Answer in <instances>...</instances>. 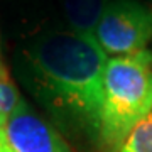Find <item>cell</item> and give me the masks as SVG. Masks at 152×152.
I'll return each instance as SVG.
<instances>
[{
	"label": "cell",
	"mask_w": 152,
	"mask_h": 152,
	"mask_svg": "<svg viewBox=\"0 0 152 152\" xmlns=\"http://www.w3.org/2000/svg\"><path fill=\"white\" fill-rule=\"evenodd\" d=\"M26 56L44 96L98 134L108 58L95 36L49 31L31 44Z\"/></svg>",
	"instance_id": "cell-1"
},
{
	"label": "cell",
	"mask_w": 152,
	"mask_h": 152,
	"mask_svg": "<svg viewBox=\"0 0 152 152\" xmlns=\"http://www.w3.org/2000/svg\"><path fill=\"white\" fill-rule=\"evenodd\" d=\"M152 112V53L110 58L103 75L98 135L118 152L132 129Z\"/></svg>",
	"instance_id": "cell-2"
},
{
	"label": "cell",
	"mask_w": 152,
	"mask_h": 152,
	"mask_svg": "<svg viewBox=\"0 0 152 152\" xmlns=\"http://www.w3.org/2000/svg\"><path fill=\"white\" fill-rule=\"evenodd\" d=\"M93 36L107 56L139 54L152 37V12L135 0L110 2Z\"/></svg>",
	"instance_id": "cell-3"
},
{
	"label": "cell",
	"mask_w": 152,
	"mask_h": 152,
	"mask_svg": "<svg viewBox=\"0 0 152 152\" xmlns=\"http://www.w3.org/2000/svg\"><path fill=\"white\" fill-rule=\"evenodd\" d=\"M4 137L12 152H71L59 134L20 100L4 125Z\"/></svg>",
	"instance_id": "cell-4"
},
{
	"label": "cell",
	"mask_w": 152,
	"mask_h": 152,
	"mask_svg": "<svg viewBox=\"0 0 152 152\" xmlns=\"http://www.w3.org/2000/svg\"><path fill=\"white\" fill-rule=\"evenodd\" d=\"M71 31L81 34H93L107 7L105 0H61Z\"/></svg>",
	"instance_id": "cell-5"
},
{
	"label": "cell",
	"mask_w": 152,
	"mask_h": 152,
	"mask_svg": "<svg viewBox=\"0 0 152 152\" xmlns=\"http://www.w3.org/2000/svg\"><path fill=\"white\" fill-rule=\"evenodd\" d=\"M118 152H152V112L132 129Z\"/></svg>",
	"instance_id": "cell-6"
},
{
	"label": "cell",
	"mask_w": 152,
	"mask_h": 152,
	"mask_svg": "<svg viewBox=\"0 0 152 152\" xmlns=\"http://www.w3.org/2000/svg\"><path fill=\"white\" fill-rule=\"evenodd\" d=\"M20 95L17 91L7 68L0 63V127L4 129L7 118L14 113V110L20 103Z\"/></svg>",
	"instance_id": "cell-7"
},
{
	"label": "cell",
	"mask_w": 152,
	"mask_h": 152,
	"mask_svg": "<svg viewBox=\"0 0 152 152\" xmlns=\"http://www.w3.org/2000/svg\"><path fill=\"white\" fill-rule=\"evenodd\" d=\"M4 145H7V142H5V137H4V129L0 127V147Z\"/></svg>",
	"instance_id": "cell-8"
},
{
	"label": "cell",
	"mask_w": 152,
	"mask_h": 152,
	"mask_svg": "<svg viewBox=\"0 0 152 152\" xmlns=\"http://www.w3.org/2000/svg\"><path fill=\"white\" fill-rule=\"evenodd\" d=\"M0 152H12V151L9 149V145H4V147H0Z\"/></svg>",
	"instance_id": "cell-9"
},
{
	"label": "cell",
	"mask_w": 152,
	"mask_h": 152,
	"mask_svg": "<svg viewBox=\"0 0 152 152\" xmlns=\"http://www.w3.org/2000/svg\"><path fill=\"white\" fill-rule=\"evenodd\" d=\"M0 53H2V42H0Z\"/></svg>",
	"instance_id": "cell-10"
}]
</instances>
